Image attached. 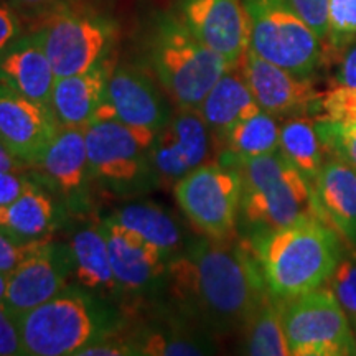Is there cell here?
Listing matches in <instances>:
<instances>
[{
    "instance_id": "obj_31",
    "label": "cell",
    "mask_w": 356,
    "mask_h": 356,
    "mask_svg": "<svg viewBox=\"0 0 356 356\" xmlns=\"http://www.w3.org/2000/svg\"><path fill=\"white\" fill-rule=\"evenodd\" d=\"M356 42V0H328L327 42L335 51H345Z\"/></svg>"
},
{
    "instance_id": "obj_14",
    "label": "cell",
    "mask_w": 356,
    "mask_h": 356,
    "mask_svg": "<svg viewBox=\"0 0 356 356\" xmlns=\"http://www.w3.org/2000/svg\"><path fill=\"white\" fill-rule=\"evenodd\" d=\"M215 134L198 109H178L155 137L152 165L159 185H175L211 155Z\"/></svg>"
},
{
    "instance_id": "obj_38",
    "label": "cell",
    "mask_w": 356,
    "mask_h": 356,
    "mask_svg": "<svg viewBox=\"0 0 356 356\" xmlns=\"http://www.w3.org/2000/svg\"><path fill=\"white\" fill-rule=\"evenodd\" d=\"M22 37V25L12 6L0 3V51Z\"/></svg>"
},
{
    "instance_id": "obj_19",
    "label": "cell",
    "mask_w": 356,
    "mask_h": 356,
    "mask_svg": "<svg viewBox=\"0 0 356 356\" xmlns=\"http://www.w3.org/2000/svg\"><path fill=\"white\" fill-rule=\"evenodd\" d=\"M55 70L37 35H22L0 51V83L17 95L50 109Z\"/></svg>"
},
{
    "instance_id": "obj_1",
    "label": "cell",
    "mask_w": 356,
    "mask_h": 356,
    "mask_svg": "<svg viewBox=\"0 0 356 356\" xmlns=\"http://www.w3.org/2000/svg\"><path fill=\"white\" fill-rule=\"evenodd\" d=\"M163 289L172 310L207 332L243 330L269 296L248 243L203 236L170 257Z\"/></svg>"
},
{
    "instance_id": "obj_8",
    "label": "cell",
    "mask_w": 356,
    "mask_h": 356,
    "mask_svg": "<svg viewBox=\"0 0 356 356\" xmlns=\"http://www.w3.org/2000/svg\"><path fill=\"white\" fill-rule=\"evenodd\" d=\"M56 78L91 70L108 60L118 29L109 17L84 7H58L33 32Z\"/></svg>"
},
{
    "instance_id": "obj_28",
    "label": "cell",
    "mask_w": 356,
    "mask_h": 356,
    "mask_svg": "<svg viewBox=\"0 0 356 356\" xmlns=\"http://www.w3.org/2000/svg\"><path fill=\"white\" fill-rule=\"evenodd\" d=\"M279 152L314 185L325 163V150L315 119L309 115L286 119L280 126Z\"/></svg>"
},
{
    "instance_id": "obj_16",
    "label": "cell",
    "mask_w": 356,
    "mask_h": 356,
    "mask_svg": "<svg viewBox=\"0 0 356 356\" xmlns=\"http://www.w3.org/2000/svg\"><path fill=\"white\" fill-rule=\"evenodd\" d=\"M101 225L108 238L111 264L121 287L122 300L127 297L139 299L162 289L170 259L111 218H106Z\"/></svg>"
},
{
    "instance_id": "obj_25",
    "label": "cell",
    "mask_w": 356,
    "mask_h": 356,
    "mask_svg": "<svg viewBox=\"0 0 356 356\" xmlns=\"http://www.w3.org/2000/svg\"><path fill=\"white\" fill-rule=\"evenodd\" d=\"M111 220L132 231L150 246L162 251L168 259L184 248V236L170 213L154 203H131L119 208Z\"/></svg>"
},
{
    "instance_id": "obj_35",
    "label": "cell",
    "mask_w": 356,
    "mask_h": 356,
    "mask_svg": "<svg viewBox=\"0 0 356 356\" xmlns=\"http://www.w3.org/2000/svg\"><path fill=\"white\" fill-rule=\"evenodd\" d=\"M37 243H20L6 231H0V273L10 274L30 254Z\"/></svg>"
},
{
    "instance_id": "obj_13",
    "label": "cell",
    "mask_w": 356,
    "mask_h": 356,
    "mask_svg": "<svg viewBox=\"0 0 356 356\" xmlns=\"http://www.w3.org/2000/svg\"><path fill=\"white\" fill-rule=\"evenodd\" d=\"M238 68L259 108L275 119L312 118V114L320 113L322 95L315 91L312 78L296 76L249 48Z\"/></svg>"
},
{
    "instance_id": "obj_40",
    "label": "cell",
    "mask_w": 356,
    "mask_h": 356,
    "mask_svg": "<svg viewBox=\"0 0 356 356\" xmlns=\"http://www.w3.org/2000/svg\"><path fill=\"white\" fill-rule=\"evenodd\" d=\"M30 167L25 162H22L19 157H15L6 145L0 142V172H25V168Z\"/></svg>"
},
{
    "instance_id": "obj_23",
    "label": "cell",
    "mask_w": 356,
    "mask_h": 356,
    "mask_svg": "<svg viewBox=\"0 0 356 356\" xmlns=\"http://www.w3.org/2000/svg\"><path fill=\"white\" fill-rule=\"evenodd\" d=\"M127 338L142 356H202L215 351L210 332L173 310L168 318L139 327Z\"/></svg>"
},
{
    "instance_id": "obj_17",
    "label": "cell",
    "mask_w": 356,
    "mask_h": 356,
    "mask_svg": "<svg viewBox=\"0 0 356 356\" xmlns=\"http://www.w3.org/2000/svg\"><path fill=\"white\" fill-rule=\"evenodd\" d=\"M58 131L51 109L0 83V142L15 157L35 167Z\"/></svg>"
},
{
    "instance_id": "obj_10",
    "label": "cell",
    "mask_w": 356,
    "mask_h": 356,
    "mask_svg": "<svg viewBox=\"0 0 356 356\" xmlns=\"http://www.w3.org/2000/svg\"><path fill=\"white\" fill-rule=\"evenodd\" d=\"M185 216L203 236L218 241L233 239L239 220L243 177L226 163H204L173 185Z\"/></svg>"
},
{
    "instance_id": "obj_9",
    "label": "cell",
    "mask_w": 356,
    "mask_h": 356,
    "mask_svg": "<svg viewBox=\"0 0 356 356\" xmlns=\"http://www.w3.org/2000/svg\"><path fill=\"white\" fill-rule=\"evenodd\" d=\"M282 325L292 356H353L356 335L330 287L282 302Z\"/></svg>"
},
{
    "instance_id": "obj_43",
    "label": "cell",
    "mask_w": 356,
    "mask_h": 356,
    "mask_svg": "<svg viewBox=\"0 0 356 356\" xmlns=\"http://www.w3.org/2000/svg\"><path fill=\"white\" fill-rule=\"evenodd\" d=\"M0 231H6V208L0 207Z\"/></svg>"
},
{
    "instance_id": "obj_21",
    "label": "cell",
    "mask_w": 356,
    "mask_h": 356,
    "mask_svg": "<svg viewBox=\"0 0 356 356\" xmlns=\"http://www.w3.org/2000/svg\"><path fill=\"white\" fill-rule=\"evenodd\" d=\"M314 193L320 216L356 249V172L340 159L325 160Z\"/></svg>"
},
{
    "instance_id": "obj_33",
    "label": "cell",
    "mask_w": 356,
    "mask_h": 356,
    "mask_svg": "<svg viewBox=\"0 0 356 356\" xmlns=\"http://www.w3.org/2000/svg\"><path fill=\"white\" fill-rule=\"evenodd\" d=\"M335 124H356V88L337 84L320 101V115Z\"/></svg>"
},
{
    "instance_id": "obj_5",
    "label": "cell",
    "mask_w": 356,
    "mask_h": 356,
    "mask_svg": "<svg viewBox=\"0 0 356 356\" xmlns=\"http://www.w3.org/2000/svg\"><path fill=\"white\" fill-rule=\"evenodd\" d=\"M236 168L243 177L239 218L251 234L320 216L314 185L279 150L243 160Z\"/></svg>"
},
{
    "instance_id": "obj_26",
    "label": "cell",
    "mask_w": 356,
    "mask_h": 356,
    "mask_svg": "<svg viewBox=\"0 0 356 356\" xmlns=\"http://www.w3.org/2000/svg\"><path fill=\"white\" fill-rule=\"evenodd\" d=\"M55 228L56 203L38 184L6 207V233L17 241H44L50 239Z\"/></svg>"
},
{
    "instance_id": "obj_11",
    "label": "cell",
    "mask_w": 356,
    "mask_h": 356,
    "mask_svg": "<svg viewBox=\"0 0 356 356\" xmlns=\"http://www.w3.org/2000/svg\"><path fill=\"white\" fill-rule=\"evenodd\" d=\"M73 274L70 244L50 239L38 241L30 254L8 274L3 305L17 315L35 309L58 296Z\"/></svg>"
},
{
    "instance_id": "obj_37",
    "label": "cell",
    "mask_w": 356,
    "mask_h": 356,
    "mask_svg": "<svg viewBox=\"0 0 356 356\" xmlns=\"http://www.w3.org/2000/svg\"><path fill=\"white\" fill-rule=\"evenodd\" d=\"M35 184L24 172H0V207L12 204Z\"/></svg>"
},
{
    "instance_id": "obj_7",
    "label": "cell",
    "mask_w": 356,
    "mask_h": 356,
    "mask_svg": "<svg viewBox=\"0 0 356 356\" xmlns=\"http://www.w3.org/2000/svg\"><path fill=\"white\" fill-rule=\"evenodd\" d=\"M249 50L300 78H312L322 60V40L289 0H244Z\"/></svg>"
},
{
    "instance_id": "obj_20",
    "label": "cell",
    "mask_w": 356,
    "mask_h": 356,
    "mask_svg": "<svg viewBox=\"0 0 356 356\" xmlns=\"http://www.w3.org/2000/svg\"><path fill=\"white\" fill-rule=\"evenodd\" d=\"M113 61L104 60L91 70L56 78L50 109L60 127H86L104 104Z\"/></svg>"
},
{
    "instance_id": "obj_18",
    "label": "cell",
    "mask_w": 356,
    "mask_h": 356,
    "mask_svg": "<svg viewBox=\"0 0 356 356\" xmlns=\"http://www.w3.org/2000/svg\"><path fill=\"white\" fill-rule=\"evenodd\" d=\"M35 168L51 190L78 208L84 202L91 181L86 139L83 127H60Z\"/></svg>"
},
{
    "instance_id": "obj_3",
    "label": "cell",
    "mask_w": 356,
    "mask_h": 356,
    "mask_svg": "<svg viewBox=\"0 0 356 356\" xmlns=\"http://www.w3.org/2000/svg\"><path fill=\"white\" fill-rule=\"evenodd\" d=\"M26 356H78L86 346L124 328L113 300L65 287L58 296L15 317Z\"/></svg>"
},
{
    "instance_id": "obj_22",
    "label": "cell",
    "mask_w": 356,
    "mask_h": 356,
    "mask_svg": "<svg viewBox=\"0 0 356 356\" xmlns=\"http://www.w3.org/2000/svg\"><path fill=\"white\" fill-rule=\"evenodd\" d=\"M74 284L108 300H122V292L111 264L109 244L102 225L84 226L71 236Z\"/></svg>"
},
{
    "instance_id": "obj_42",
    "label": "cell",
    "mask_w": 356,
    "mask_h": 356,
    "mask_svg": "<svg viewBox=\"0 0 356 356\" xmlns=\"http://www.w3.org/2000/svg\"><path fill=\"white\" fill-rule=\"evenodd\" d=\"M7 279L8 275L0 273V304H3V299H6V292H7Z\"/></svg>"
},
{
    "instance_id": "obj_34",
    "label": "cell",
    "mask_w": 356,
    "mask_h": 356,
    "mask_svg": "<svg viewBox=\"0 0 356 356\" xmlns=\"http://www.w3.org/2000/svg\"><path fill=\"white\" fill-rule=\"evenodd\" d=\"M322 43L328 35V0H289Z\"/></svg>"
},
{
    "instance_id": "obj_36",
    "label": "cell",
    "mask_w": 356,
    "mask_h": 356,
    "mask_svg": "<svg viewBox=\"0 0 356 356\" xmlns=\"http://www.w3.org/2000/svg\"><path fill=\"white\" fill-rule=\"evenodd\" d=\"M24 355L15 317L3 304H0V356Z\"/></svg>"
},
{
    "instance_id": "obj_44",
    "label": "cell",
    "mask_w": 356,
    "mask_h": 356,
    "mask_svg": "<svg viewBox=\"0 0 356 356\" xmlns=\"http://www.w3.org/2000/svg\"><path fill=\"white\" fill-rule=\"evenodd\" d=\"M355 330H356V328H355Z\"/></svg>"
},
{
    "instance_id": "obj_27",
    "label": "cell",
    "mask_w": 356,
    "mask_h": 356,
    "mask_svg": "<svg viewBox=\"0 0 356 356\" xmlns=\"http://www.w3.org/2000/svg\"><path fill=\"white\" fill-rule=\"evenodd\" d=\"M280 126L274 115L259 111L244 119L221 137L225 144L220 162L236 167L243 160L273 154L279 150Z\"/></svg>"
},
{
    "instance_id": "obj_2",
    "label": "cell",
    "mask_w": 356,
    "mask_h": 356,
    "mask_svg": "<svg viewBox=\"0 0 356 356\" xmlns=\"http://www.w3.org/2000/svg\"><path fill=\"white\" fill-rule=\"evenodd\" d=\"M341 236L323 218L310 216L284 228L249 236L267 291L291 300L322 287L343 257Z\"/></svg>"
},
{
    "instance_id": "obj_30",
    "label": "cell",
    "mask_w": 356,
    "mask_h": 356,
    "mask_svg": "<svg viewBox=\"0 0 356 356\" xmlns=\"http://www.w3.org/2000/svg\"><path fill=\"white\" fill-rule=\"evenodd\" d=\"M315 126H317L325 154L343 160L356 172V124L343 126V124L315 118Z\"/></svg>"
},
{
    "instance_id": "obj_41",
    "label": "cell",
    "mask_w": 356,
    "mask_h": 356,
    "mask_svg": "<svg viewBox=\"0 0 356 356\" xmlns=\"http://www.w3.org/2000/svg\"><path fill=\"white\" fill-rule=\"evenodd\" d=\"M12 6L15 7H24V8H38L44 7L48 3L53 2V0H10Z\"/></svg>"
},
{
    "instance_id": "obj_24",
    "label": "cell",
    "mask_w": 356,
    "mask_h": 356,
    "mask_svg": "<svg viewBox=\"0 0 356 356\" xmlns=\"http://www.w3.org/2000/svg\"><path fill=\"white\" fill-rule=\"evenodd\" d=\"M259 111V104L256 102L239 68H229L226 71L198 108V113L210 126L215 137H222L236 124L251 118Z\"/></svg>"
},
{
    "instance_id": "obj_15",
    "label": "cell",
    "mask_w": 356,
    "mask_h": 356,
    "mask_svg": "<svg viewBox=\"0 0 356 356\" xmlns=\"http://www.w3.org/2000/svg\"><path fill=\"white\" fill-rule=\"evenodd\" d=\"M180 19L200 42L238 68L249 48L244 0H180Z\"/></svg>"
},
{
    "instance_id": "obj_32",
    "label": "cell",
    "mask_w": 356,
    "mask_h": 356,
    "mask_svg": "<svg viewBox=\"0 0 356 356\" xmlns=\"http://www.w3.org/2000/svg\"><path fill=\"white\" fill-rule=\"evenodd\" d=\"M333 296L348 315L350 322L356 328V257H341L332 277L328 279Z\"/></svg>"
},
{
    "instance_id": "obj_6",
    "label": "cell",
    "mask_w": 356,
    "mask_h": 356,
    "mask_svg": "<svg viewBox=\"0 0 356 356\" xmlns=\"http://www.w3.org/2000/svg\"><path fill=\"white\" fill-rule=\"evenodd\" d=\"M157 136L136 131L109 115L84 127L91 180L115 197H134L159 185L152 165Z\"/></svg>"
},
{
    "instance_id": "obj_29",
    "label": "cell",
    "mask_w": 356,
    "mask_h": 356,
    "mask_svg": "<svg viewBox=\"0 0 356 356\" xmlns=\"http://www.w3.org/2000/svg\"><path fill=\"white\" fill-rule=\"evenodd\" d=\"M243 330L246 332L244 353L252 356L291 355L282 325V300L270 293L261 302Z\"/></svg>"
},
{
    "instance_id": "obj_12",
    "label": "cell",
    "mask_w": 356,
    "mask_h": 356,
    "mask_svg": "<svg viewBox=\"0 0 356 356\" xmlns=\"http://www.w3.org/2000/svg\"><path fill=\"white\" fill-rule=\"evenodd\" d=\"M163 92L145 71L129 65L114 66L104 104L96 118L109 115L136 131L157 136L173 118L170 101Z\"/></svg>"
},
{
    "instance_id": "obj_4",
    "label": "cell",
    "mask_w": 356,
    "mask_h": 356,
    "mask_svg": "<svg viewBox=\"0 0 356 356\" xmlns=\"http://www.w3.org/2000/svg\"><path fill=\"white\" fill-rule=\"evenodd\" d=\"M145 48L155 78L178 109H198L229 70L228 61L200 42L173 13L154 17Z\"/></svg>"
},
{
    "instance_id": "obj_39",
    "label": "cell",
    "mask_w": 356,
    "mask_h": 356,
    "mask_svg": "<svg viewBox=\"0 0 356 356\" xmlns=\"http://www.w3.org/2000/svg\"><path fill=\"white\" fill-rule=\"evenodd\" d=\"M337 84L356 88V42L350 44L335 73Z\"/></svg>"
}]
</instances>
